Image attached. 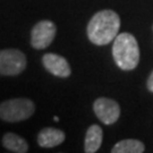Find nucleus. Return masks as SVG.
Here are the masks:
<instances>
[{
  "label": "nucleus",
  "mask_w": 153,
  "mask_h": 153,
  "mask_svg": "<svg viewBox=\"0 0 153 153\" xmlns=\"http://www.w3.org/2000/svg\"><path fill=\"white\" fill-rule=\"evenodd\" d=\"M53 119H55V121H58V120H59V118H58V117H55Z\"/></svg>",
  "instance_id": "13"
},
{
  "label": "nucleus",
  "mask_w": 153,
  "mask_h": 153,
  "mask_svg": "<svg viewBox=\"0 0 153 153\" xmlns=\"http://www.w3.org/2000/svg\"><path fill=\"white\" fill-rule=\"evenodd\" d=\"M148 88L150 92L153 93V71L151 73V75L149 76V79H148Z\"/></svg>",
  "instance_id": "12"
},
{
  "label": "nucleus",
  "mask_w": 153,
  "mask_h": 153,
  "mask_svg": "<svg viewBox=\"0 0 153 153\" xmlns=\"http://www.w3.org/2000/svg\"><path fill=\"white\" fill-rule=\"evenodd\" d=\"M57 28L51 21H41L36 23L31 32V45L34 49L42 50L52 43Z\"/></svg>",
  "instance_id": "5"
},
{
  "label": "nucleus",
  "mask_w": 153,
  "mask_h": 153,
  "mask_svg": "<svg viewBox=\"0 0 153 153\" xmlns=\"http://www.w3.org/2000/svg\"><path fill=\"white\" fill-rule=\"evenodd\" d=\"M35 105L30 99H11L0 103V118L9 123L23 121L34 114Z\"/></svg>",
  "instance_id": "3"
},
{
  "label": "nucleus",
  "mask_w": 153,
  "mask_h": 153,
  "mask_svg": "<svg viewBox=\"0 0 153 153\" xmlns=\"http://www.w3.org/2000/svg\"><path fill=\"white\" fill-rule=\"evenodd\" d=\"M144 151V144L141 141L133 138H127L116 143V145L111 150L112 153H143Z\"/></svg>",
  "instance_id": "11"
},
{
  "label": "nucleus",
  "mask_w": 153,
  "mask_h": 153,
  "mask_svg": "<svg viewBox=\"0 0 153 153\" xmlns=\"http://www.w3.org/2000/svg\"><path fill=\"white\" fill-rule=\"evenodd\" d=\"M2 145L11 152L26 153L28 151L27 142L23 137L14 133H6L2 137Z\"/></svg>",
  "instance_id": "10"
},
{
  "label": "nucleus",
  "mask_w": 153,
  "mask_h": 153,
  "mask_svg": "<svg viewBox=\"0 0 153 153\" xmlns=\"http://www.w3.org/2000/svg\"><path fill=\"white\" fill-rule=\"evenodd\" d=\"M103 138V131L99 125H92L88 127L86 135H85V143H84V151L86 153L97 152Z\"/></svg>",
  "instance_id": "9"
},
{
  "label": "nucleus",
  "mask_w": 153,
  "mask_h": 153,
  "mask_svg": "<svg viewBox=\"0 0 153 153\" xmlns=\"http://www.w3.org/2000/svg\"><path fill=\"white\" fill-rule=\"evenodd\" d=\"M65 141V133L60 129L47 127L39 133L38 143L41 148H55Z\"/></svg>",
  "instance_id": "8"
},
{
  "label": "nucleus",
  "mask_w": 153,
  "mask_h": 153,
  "mask_svg": "<svg viewBox=\"0 0 153 153\" xmlns=\"http://www.w3.org/2000/svg\"><path fill=\"white\" fill-rule=\"evenodd\" d=\"M112 56L116 65L123 71H133L140 62V47L131 33H120L114 40Z\"/></svg>",
  "instance_id": "2"
},
{
  "label": "nucleus",
  "mask_w": 153,
  "mask_h": 153,
  "mask_svg": "<svg viewBox=\"0 0 153 153\" xmlns=\"http://www.w3.org/2000/svg\"><path fill=\"white\" fill-rule=\"evenodd\" d=\"M42 64L50 74L57 77H68L71 74V66L62 56L45 53L42 57Z\"/></svg>",
  "instance_id": "7"
},
{
  "label": "nucleus",
  "mask_w": 153,
  "mask_h": 153,
  "mask_svg": "<svg viewBox=\"0 0 153 153\" xmlns=\"http://www.w3.org/2000/svg\"><path fill=\"white\" fill-rule=\"evenodd\" d=\"M26 68V57L18 49L0 50V75L16 76Z\"/></svg>",
  "instance_id": "4"
},
{
  "label": "nucleus",
  "mask_w": 153,
  "mask_h": 153,
  "mask_svg": "<svg viewBox=\"0 0 153 153\" xmlns=\"http://www.w3.org/2000/svg\"><path fill=\"white\" fill-rule=\"evenodd\" d=\"M94 114L105 125H112L119 119L120 107L115 100L99 98L93 103Z\"/></svg>",
  "instance_id": "6"
},
{
  "label": "nucleus",
  "mask_w": 153,
  "mask_h": 153,
  "mask_svg": "<svg viewBox=\"0 0 153 153\" xmlns=\"http://www.w3.org/2000/svg\"><path fill=\"white\" fill-rule=\"evenodd\" d=\"M120 28L119 15L114 10L104 9L94 14L88 24V38L93 44L105 45L114 41Z\"/></svg>",
  "instance_id": "1"
}]
</instances>
